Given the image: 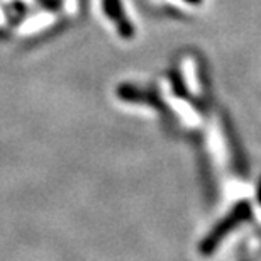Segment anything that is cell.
I'll use <instances>...</instances> for the list:
<instances>
[{
	"label": "cell",
	"instance_id": "cell-1",
	"mask_svg": "<svg viewBox=\"0 0 261 261\" xmlns=\"http://www.w3.org/2000/svg\"><path fill=\"white\" fill-rule=\"evenodd\" d=\"M102 5H103V10H106L107 17L116 25L117 33L126 39L133 38L134 28H133V24H130V20L126 17V14H124L121 0H102Z\"/></svg>",
	"mask_w": 261,
	"mask_h": 261
},
{
	"label": "cell",
	"instance_id": "cell-2",
	"mask_svg": "<svg viewBox=\"0 0 261 261\" xmlns=\"http://www.w3.org/2000/svg\"><path fill=\"white\" fill-rule=\"evenodd\" d=\"M244 214H246V207H239L238 211H234L231 216H229L226 221H224L222 224H219V226L216 227V231H214L211 236H208L205 241H203L202 244V251L203 253H211L214 248H216V244L221 241V238H224L227 234V231L231 229L234 224H238L241 219L244 217Z\"/></svg>",
	"mask_w": 261,
	"mask_h": 261
},
{
	"label": "cell",
	"instance_id": "cell-3",
	"mask_svg": "<svg viewBox=\"0 0 261 261\" xmlns=\"http://www.w3.org/2000/svg\"><path fill=\"white\" fill-rule=\"evenodd\" d=\"M56 20H58V15L51 14V12H41V14H34L31 15L29 19H25L22 24L19 25L17 33L19 36H31V34H36L43 29H48L51 28Z\"/></svg>",
	"mask_w": 261,
	"mask_h": 261
},
{
	"label": "cell",
	"instance_id": "cell-4",
	"mask_svg": "<svg viewBox=\"0 0 261 261\" xmlns=\"http://www.w3.org/2000/svg\"><path fill=\"white\" fill-rule=\"evenodd\" d=\"M181 73H184L185 85L192 92V95H198L200 85H198V76H197V61L192 56H185L184 61H181Z\"/></svg>",
	"mask_w": 261,
	"mask_h": 261
},
{
	"label": "cell",
	"instance_id": "cell-5",
	"mask_svg": "<svg viewBox=\"0 0 261 261\" xmlns=\"http://www.w3.org/2000/svg\"><path fill=\"white\" fill-rule=\"evenodd\" d=\"M170 100H171V106H173V109L180 114L181 117H184V121L187 124H190V126H197L198 116H197V112L192 111L189 103H187L185 100H180V98H173V97H170Z\"/></svg>",
	"mask_w": 261,
	"mask_h": 261
},
{
	"label": "cell",
	"instance_id": "cell-6",
	"mask_svg": "<svg viewBox=\"0 0 261 261\" xmlns=\"http://www.w3.org/2000/svg\"><path fill=\"white\" fill-rule=\"evenodd\" d=\"M78 2L80 0H63V12L66 15H75L76 10H78Z\"/></svg>",
	"mask_w": 261,
	"mask_h": 261
}]
</instances>
